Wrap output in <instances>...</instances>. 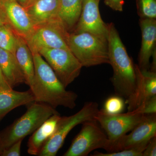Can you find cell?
<instances>
[{"label": "cell", "mask_w": 156, "mask_h": 156, "mask_svg": "<svg viewBox=\"0 0 156 156\" xmlns=\"http://www.w3.org/2000/svg\"><path fill=\"white\" fill-rule=\"evenodd\" d=\"M32 54L34 76L30 89L33 93L35 101L47 104L55 108L58 106L71 109L74 108L77 94L66 90L52 68L38 52Z\"/></svg>", "instance_id": "cell-1"}, {"label": "cell", "mask_w": 156, "mask_h": 156, "mask_svg": "<svg viewBox=\"0 0 156 156\" xmlns=\"http://www.w3.org/2000/svg\"><path fill=\"white\" fill-rule=\"evenodd\" d=\"M108 25V58L113 74L111 79L116 95L127 100L136 87L135 64L127 53L119 33L113 23Z\"/></svg>", "instance_id": "cell-2"}, {"label": "cell", "mask_w": 156, "mask_h": 156, "mask_svg": "<svg viewBox=\"0 0 156 156\" xmlns=\"http://www.w3.org/2000/svg\"><path fill=\"white\" fill-rule=\"evenodd\" d=\"M27 106L22 116L0 133V155L3 150L33 133L50 116L58 114L56 108L47 104L34 101Z\"/></svg>", "instance_id": "cell-3"}, {"label": "cell", "mask_w": 156, "mask_h": 156, "mask_svg": "<svg viewBox=\"0 0 156 156\" xmlns=\"http://www.w3.org/2000/svg\"><path fill=\"white\" fill-rule=\"evenodd\" d=\"M67 44L83 67L109 64L108 40L89 33H72L68 37Z\"/></svg>", "instance_id": "cell-4"}, {"label": "cell", "mask_w": 156, "mask_h": 156, "mask_svg": "<svg viewBox=\"0 0 156 156\" xmlns=\"http://www.w3.org/2000/svg\"><path fill=\"white\" fill-rule=\"evenodd\" d=\"M99 111L97 102L89 101L84 104L82 108L75 114L60 117L56 131L43 146L38 156H56L73 128L84 122L95 120V117Z\"/></svg>", "instance_id": "cell-5"}, {"label": "cell", "mask_w": 156, "mask_h": 156, "mask_svg": "<svg viewBox=\"0 0 156 156\" xmlns=\"http://www.w3.org/2000/svg\"><path fill=\"white\" fill-rule=\"evenodd\" d=\"M80 131L73 139L64 156H87L92 151L103 149L109 152L110 142L106 134L95 120L84 122Z\"/></svg>", "instance_id": "cell-6"}, {"label": "cell", "mask_w": 156, "mask_h": 156, "mask_svg": "<svg viewBox=\"0 0 156 156\" xmlns=\"http://www.w3.org/2000/svg\"><path fill=\"white\" fill-rule=\"evenodd\" d=\"M144 115L140 107L127 113L108 114L99 110L95 120L106 134L110 142V152L113 151L118 142L140 122Z\"/></svg>", "instance_id": "cell-7"}, {"label": "cell", "mask_w": 156, "mask_h": 156, "mask_svg": "<svg viewBox=\"0 0 156 156\" xmlns=\"http://www.w3.org/2000/svg\"><path fill=\"white\" fill-rule=\"evenodd\" d=\"M38 53L52 68L66 88L80 76L83 66L69 50L44 48Z\"/></svg>", "instance_id": "cell-8"}, {"label": "cell", "mask_w": 156, "mask_h": 156, "mask_svg": "<svg viewBox=\"0 0 156 156\" xmlns=\"http://www.w3.org/2000/svg\"><path fill=\"white\" fill-rule=\"evenodd\" d=\"M69 34L61 21L57 20L35 27L26 42L31 53L44 48L69 50L67 44Z\"/></svg>", "instance_id": "cell-9"}, {"label": "cell", "mask_w": 156, "mask_h": 156, "mask_svg": "<svg viewBox=\"0 0 156 156\" xmlns=\"http://www.w3.org/2000/svg\"><path fill=\"white\" fill-rule=\"evenodd\" d=\"M99 0H83L80 18L73 33H89L107 40L108 25L101 17Z\"/></svg>", "instance_id": "cell-10"}, {"label": "cell", "mask_w": 156, "mask_h": 156, "mask_svg": "<svg viewBox=\"0 0 156 156\" xmlns=\"http://www.w3.org/2000/svg\"><path fill=\"white\" fill-rule=\"evenodd\" d=\"M129 134L123 136L115 146L113 151L139 147H146L156 136V114L144 115L142 120Z\"/></svg>", "instance_id": "cell-11"}, {"label": "cell", "mask_w": 156, "mask_h": 156, "mask_svg": "<svg viewBox=\"0 0 156 156\" xmlns=\"http://www.w3.org/2000/svg\"><path fill=\"white\" fill-rule=\"evenodd\" d=\"M2 9L7 23L26 41L35 27L25 8L16 0H2Z\"/></svg>", "instance_id": "cell-12"}, {"label": "cell", "mask_w": 156, "mask_h": 156, "mask_svg": "<svg viewBox=\"0 0 156 156\" xmlns=\"http://www.w3.org/2000/svg\"><path fill=\"white\" fill-rule=\"evenodd\" d=\"M136 74V87L134 92L127 100L128 111H131L144 102L156 95V72L141 70L135 64Z\"/></svg>", "instance_id": "cell-13"}, {"label": "cell", "mask_w": 156, "mask_h": 156, "mask_svg": "<svg viewBox=\"0 0 156 156\" xmlns=\"http://www.w3.org/2000/svg\"><path fill=\"white\" fill-rule=\"evenodd\" d=\"M140 26L142 35L141 48L138 55V67L149 70L150 60L156 52V20L155 18H140Z\"/></svg>", "instance_id": "cell-14"}, {"label": "cell", "mask_w": 156, "mask_h": 156, "mask_svg": "<svg viewBox=\"0 0 156 156\" xmlns=\"http://www.w3.org/2000/svg\"><path fill=\"white\" fill-rule=\"evenodd\" d=\"M60 0H34L25 9L35 27L60 20Z\"/></svg>", "instance_id": "cell-15"}, {"label": "cell", "mask_w": 156, "mask_h": 156, "mask_svg": "<svg viewBox=\"0 0 156 156\" xmlns=\"http://www.w3.org/2000/svg\"><path fill=\"white\" fill-rule=\"evenodd\" d=\"M60 117L59 113L53 115L34 131L27 143V152L29 154L38 155L43 146L56 131Z\"/></svg>", "instance_id": "cell-16"}, {"label": "cell", "mask_w": 156, "mask_h": 156, "mask_svg": "<svg viewBox=\"0 0 156 156\" xmlns=\"http://www.w3.org/2000/svg\"><path fill=\"white\" fill-rule=\"evenodd\" d=\"M35 101L31 89L24 92L0 90V121L11 111L22 105H27Z\"/></svg>", "instance_id": "cell-17"}, {"label": "cell", "mask_w": 156, "mask_h": 156, "mask_svg": "<svg viewBox=\"0 0 156 156\" xmlns=\"http://www.w3.org/2000/svg\"><path fill=\"white\" fill-rule=\"evenodd\" d=\"M0 68L9 85L12 88L26 83L15 54L0 48Z\"/></svg>", "instance_id": "cell-18"}, {"label": "cell", "mask_w": 156, "mask_h": 156, "mask_svg": "<svg viewBox=\"0 0 156 156\" xmlns=\"http://www.w3.org/2000/svg\"><path fill=\"white\" fill-rule=\"evenodd\" d=\"M15 55L25 77V83L30 88L34 76L33 57L25 40L18 35Z\"/></svg>", "instance_id": "cell-19"}, {"label": "cell", "mask_w": 156, "mask_h": 156, "mask_svg": "<svg viewBox=\"0 0 156 156\" xmlns=\"http://www.w3.org/2000/svg\"><path fill=\"white\" fill-rule=\"evenodd\" d=\"M83 0H60L58 17L68 31L76 27L82 11Z\"/></svg>", "instance_id": "cell-20"}, {"label": "cell", "mask_w": 156, "mask_h": 156, "mask_svg": "<svg viewBox=\"0 0 156 156\" xmlns=\"http://www.w3.org/2000/svg\"><path fill=\"white\" fill-rule=\"evenodd\" d=\"M18 35L8 23L0 27V48L15 54Z\"/></svg>", "instance_id": "cell-21"}, {"label": "cell", "mask_w": 156, "mask_h": 156, "mask_svg": "<svg viewBox=\"0 0 156 156\" xmlns=\"http://www.w3.org/2000/svg\"><path fill=\"white\" fill-rule=\"evenodd\" d=\"M126 105L125 99L116 95L108 98L105 102L103 108L101 109L108 114H117L122 113Z\"/></svg>", "instance_id": "cell-22"}, {"label": "cell", "mask_w": 156, "mask_h": 156, "mask_svg": "<svg viewBox=\"0 0 156 156\" xmlns=\"http://www.w3.org/2000/svg\"><path fill=\"white\" fill-rule=\"evenodd\" d=\"M137 13L140 18H156V0H136Z\"/></svg>", "instance_id": "cell-23"}, {"label": "cell", "mask_w": 156, "mask_h": 156, "mask_svg": "<svg viewBox=\"0 0 156 156\" xmlns=\"http://www.w3.org/2000/svg\"><path fill=\"white\" fill-rule=\"evenodd\" d=\"M144 147H139L132 148L124 149L117 151L104 153L94 152L92 156H142L143 152L145 149Z\"/></svg>", "instance_id": "cell-24"}, {"label": "cell", "mask_w": 156, "mask_h": 156, "mask_svg": "<svg viewBox=\"0 0 156 156\" xmlns=\"http://www.w3.org/2000/svg\"><path fill=\"white\" fill-rule=\"evenodd\" d=\"M139 106L143 114H156V95L146 101Z\"/></svg>", "instance_id": "cell-25"}, {"label": "cell", "mask_w": 156, "mask_h": 156, "mask_svg": "<svg viewBox=\"0 0 156 156\" xmlns=\"http://www.w3.org/2000/svg\"><path fill=\"white\" fill-rule=\"evenodd\" d=\"M23 139L16 141L9 147L4 150L1 155L2 156H19L20 155L21 146Z\"/></svg>", "instance_id": "cell-26"}, {"label": "cell", "mask_w": 156, "mask_h": 156, "mask_svg": "<svg viewBox=\"0 0 156 156\" xmlns=\"http://www.w3.org/2000/svg\"><path fill=\"white\" fill-rule=\"evenodd\" d=\"M156 156V136L152 138L144 151L142 156Z\"/></svg>", "instance_id": "cell-27"}, {"label": "cell", "mask_w": 156, "mask_h": 156, "mask_svg": "<svg viewBox=\"0 0 156 156\" xmlns=\"http://www.w3.org/2000/svg\"><path fill=\"white\" fill-rule=\"evenodd\" d=\"M105 5L115 11H123L124 0H104Z\"/></svg>", "instance_id": "cell-28"}, {"label": "cell", "mask_w": 156, "mask_h": 156, "mask_svg": "<svg viewBox=\"0 0 156 156\" xmlns=\"http://www.w3.org/2000/svg\"><path fill=\"white\" fill-rule=\"evenodd\" d=\"M12 89L13 88L9 85L0 68V90L6 91Z\"/></svg>", "instance_id": "cell-29"}, {"label": "cell", "mask_w": 156, "mask_h": 156, "mask_svg": "<svg viewBox=\"0 0 156 156\" xmlns=\"http://www.w3.org/2000/svg\"><path fill=\"white\" fill-rule=\"evenodd\" d=\"M18 3L24 8H26L34 2V0H16Z\"/></svg>", "instance_id": "cell-30"}, {"label": "cell", "mask_w": 156, "mask_h": 156, "mask_svg": "<svg viewBox=\"0 0 156 156\" xmlns=\"http://www.w3.org/2000/svg\"><path fill=\"white\" fill-rule=\"evenodd\" d=\"M6 23H7L6 21L5 17V15H4L2 9L1 11H0V27Z\"/></svg>", "instance_id": "cell-31"}, {"label": "cell", "mask_w": 156, "mask_h": 156, "mask_svg": "<svg viewBox=\"0 0 156 156\" xmlns=\"http://www.w3.org/2000/svg\"><path fill=\"white\" fill-rule=\"evenodd\" d=\"M2 10V0H0V11Z\"/></svg>", "instance_id": "cell-32"}, {"label": "cell", "mask_w": 156, "mask_h": 156, "mask_svg": "<svg viewBox=\"0 0 156 156\" xmlns=\"http://www.w3.org/2000/svg\"><path fill=\"white\" fill-rule=\"evenodd\" d=\"M99 1H100V0H99Z\"/></svg>", "instance_id": "cell-33"}]
</instances>
